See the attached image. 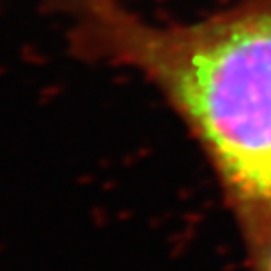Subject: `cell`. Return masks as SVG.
I'll list each match as a JSON object with an SVG mask.
<instances>
[{
  "mask_svg": "<svg viewBox=\"0 0 271 271\" xmlns=\"http://www.w3.org/2000/svg\"><path fill=\"white\" fill-rule=\"evenodd\" d=\"M80 55L135 71L205 155L247 259L271 237V0H237L191 22H153L121 0L75 16Z\"/></svg>",
  "mask_w": 271,
  "mask_h": 271,
  "instance_id": "1",
  "label": "cell"
},
{
  "mask_svg": "<svg viewBox=\"0 0 271 271\" xmlns=\"http://www.w3.org/2000/svg\"><path fill=\"white\" fill-rule=\"evenodd\" d=\"M44 2H48L53 8H57V10H60L64 14H69L71 19H73V16H77L89 2H93V0H44Z\"/></svg>",
  "mask_w": 271,
  "mask_h": 271,
  "instance_id": "2",
  "label": "cell"
},
{
  "mask_svg": "<svg viewBox=\"0 0 271 271\" xmlns=\"http://www.w3.org/2000/svg\"><path fill=\"white\" fill-rule=\"evenodd\" d=\"M247 261H249L251 271H271V237H269V241L261 247V251L257 253V255L247 259Z\"/></svg>",
  "mask_w": 271,
  "mask_h": 271,
  "instance_id": "3",
  "label": "cell"
}]
</instances>
